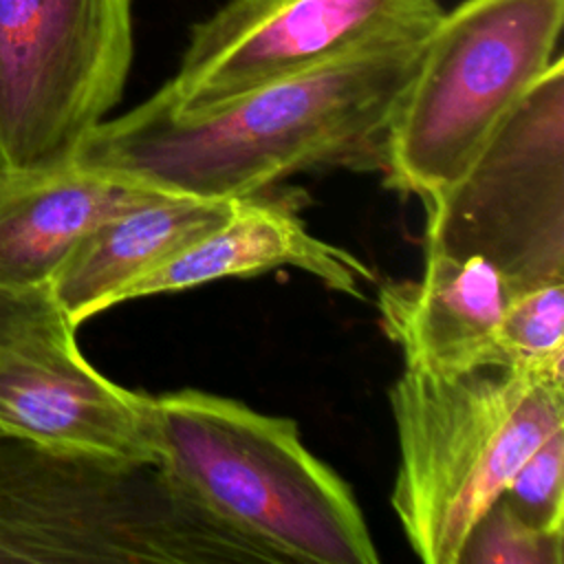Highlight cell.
<instances>
[{
    "label": "cell",
    "mask_w": 564,
    "mask_h": 564,
    "mask_svg": "<svg viewBox=\"0 0 564 564\" xmlns=\"http://www.w3.org/2000/svg\"><path fill=\"white\" fill-rule=\"evenodd\" d=\"M62 324L70 322L55 304L48 286H0V348Z\"/></svg>",
    "instance_id": "e0dca14e"
},
{
    "label": "cell",
    "mask_w": 564,
    "mask_h": 564,
    "mask_svg": "<svg viewBox=\"0 0 564 564\" xmlns=\"http://www.w3.org/2000/svg\"><path fill=\"white\" fill-rule=\"evenodd\" d=\"M156 465L200 509L275 564H377L352 489L293 419L200 390L154 397Z\"/></svg>",
    "instance_id": "7a4b0ae2"
},
{
    "label": "cell",
    "mask_w": 564,
    "mask_h": 564,
    "mask_svg": "<svg viewBox=\"0 0 564 564\" xmlns=\"http://www.w3.org/2000/svg\"><path fill=\"white\" fill-rule=\"evenodd\" d=\"M0 430H4V427H2V425H0Z\"/></svg>",
    "instance_id": "ac0fdd59"
},
{
    "label": "cell",
    "mask_w": 564,
    "mask_h": 564,
    "mask_svg": "<svg viewBox=\"0 0 564 564\" xmlns=\"http://www.w3.org/2000/svg\"><path fill=\"white\" fill-rule=\"evenodd\" d=\"M564 533L535 529L498 496L474 522L458 564H562Z\"/></svg>",
    "instance_id": "9a60e30c"
},
{
    "label": "cell",
    "mask_w": 564,
    "mask_h": 564,
    "mask_svg": "<svg viewBox=\"0 0 564 564\" xmlns=\"http://www.w3.org/2000/svg\"><path fill=\"white\" fill-rule=\"evenodd\" d=\"M0 562H267L156 463L55 447L0 430Z\"/></svg>",
    "instance_id": "3957f363"
},
{
    "label": "cell",
    "mask_w": 564,
    "mask_h": 564,
    "mask_svg": "<svg viewBox=\"0 0 564 564\" xmlns=\"http://www.w3.org/2000/svg\"><path fill=\"white\" fill-rule=\"evenodd\" d=\"M436 0H227L189 31L181 64L156 93L192 110L357 51L425 37Z\"/></svg>",
    "instance_id": "ba28073f"
},
{
    "label": "cell",
    "mask_w": 564,
    "mask_h": 564,
    "mask_svg": "<svg viewBox=\"0 0 564 564\" xmlns=\"http://www.w3.org/2000/svg\"><path fill=\"white\" fill-rule=\"evenodd\" d=\"M392 509L416 557L458 564L474 522L529 454L564 430V377L405 368L390 388Z\"/></svg>",
    "instance_id": "277c9868"
},
{
    "label": "cell",
    "mask_w": 564,
    "mask_h": 564,
    "mask_svg": "<svg viewBox=\"0 0 564 564\" xmlns=\"http://www.w3.org/2000/svg\"><path fill=\"white\" fill-rule=\"evenodd\" d=\"M427 37L370 46L203 108L152 93L104 119L75 163L200 198L260 194L313 167L381 172L386 132Z\"/></svg>",
    "instance_id": "6da1fadb"
},
{
    "label": "cell",
    "mask_w": 564,
    "mask_h": 564,
    "mask_svg": "<svg viewBox=\"0 0 564 564\" xmlns=\"http://www.w3.org/2000/svg\"><path fill=\"white\" fill-rule=\"evenodd\" d=\"M159 192L77 163L0 176V286H48L84 236Z\"/></svg>",
    "instance_id": "4fadbf2b"
},
{
    "label": "cell",
    "mask_w": 564,
    "mask_h": 564,
    "mask_svg": "<svg viewBox=\"0 0 564 564\" xmlns=\"http://www.w3.org/2000/svg\"><path fill=\"white\" fill-rule=\"evenodd\" d=\"M238 198L159 192L99 223L48 280L62 313L79 328L119 304L121 293L220 225Z\"/></svg>",
    "instance_id": "7c38bea8"
},
{
    "label": "cell",
    "mask_w": 564,
    "mask_h": 564,
    "mask_svg": "<svg viewBox=\"0 0 564 564\" xmlns=\"http://www.w3.org/2000/svg\"><path fill=\"white\" fill-rule=\"evenodd\" d=\"M511 293L482 256L425 251L419 278L379 284L377 308L405 368L456 375L498 368V328Z\"/></svg>",
    "instance_id": "30bf717a"
},
{
    "label": "cell",
    "mask_w": 564,
    "mask_h": 564,
    "mask_svg": "<svg viewBox=\"0 0 564 564\" xmlns=\"http://www.w3.org/2000/svg\"><path fill=\"white\" fill-rule=\"evenodd\" d=\"M500 496L535 529L564 533V430L529 454Z\"/></svg>",
    "instance_id": "2e32d148"
},
{
    "label": "cell",
    "mask_w": 564,
    "mask_h": 564,
    "mask_svg": "<svg viewBox=\"0 0 564 564\" xmlns=\"http://www.w3.org/2000/svg\"><path fill=\"white\" fill-rule=\"evenodd\" d=\"M498 368L564 377V282L511 293L498 328Z\"/></svg>",
    "instance_id": "5bb4252c"
},
{
    "label": "cell",
    "mask_w": 564,
    "mask_h": 564,
    "mask_svg": "<svg viewBox=\"0 0 564 564\" xmlns=\"http://www.w3.org/2000/svg\"><path fill=\"white\" fill-rule=\"evenodd\" d=\"M75 333L62 324L0 348V425L64 449L154 463V397L93 368Z\"/></svg>",
    "instance_id": "9c48e42d"
},
{
    "label": "cell",
    "mask_w": 564,
    "mask_h": 564,
    "mask_svg": "<svg viewBox=\"0 0 564 564\" xmlns=\"http://www.w3.org/2000/svg\"><path fill=\"white\" fill-rule=\"evenodd\" d=\"M132 48V0H0V176L75 163Z\"/></svg>",
    "instance_id": "8992f818"
},
{
    "label": "cell",
    "mask_w": 564,
    "mask_h": 564,
    "mask_svg": "<svg viewBox=\"0 0 564 564\" xmlns=\"http://www.w3.org/2000/svg\"><path fill=\"white\" fill-rule=\"evenodd\" d=\"M564 0H465L443 11L383 139L381 174L421 200L456 183L560 55Z\"/></svg>",
    "instance_id": "5b68a950"
},
{
    "label": "cell",
    "mask_w": 564,
    "mask_h": 564,
    "mask_svg": "<svg viewBox=\"0 0 564 564\" xmlns=\"http://www.w3.org/2000/svg\"><path fill=\"white\" fill-rule=\"evenodd\" d=\"M425 251L482 256L511 291L564 282V59L527 88L474 163L423 200Z\"/></svg>",
    "instance_id": "52a82bcc"
},
{
    "label": "cell",
    "mask_w": 564,
    "mask_h": 564,
    "mask_svg": "<svg viewBox=\"0 0 564 564\" xmlns=\"http://www.w3.org/2000/svg\"><path fill=\"white\" fill-rule=\"evenodd\" d=\"M284 267L359 300L364 284L375 282L372 269L357 256L313 236L286 200L260 192L238 198L220 225L130 284L119 304Z\"/></svg>",
    "instance_id": "8fae6325"
}]
</instances>
